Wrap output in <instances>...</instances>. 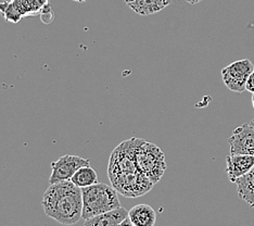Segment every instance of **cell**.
<instances>
[{
    "label": "cell",
    "instance_id": "obj_1",
    "mask_svg": "<svg viewBox=\"0 0 254 226\" xmlns=\"http://www.w3.org/2000/svg\"><path fill=\"white\" fill-rule=\"evenodd\" d=\"M141 142L142 138L126 139L110 155L108 177L112 187L126 198H138L154 186L137 164L136 150Z\"/></svg>",
    "mask_w": 254,
    "mask_h": 226
},
{
    "label": "cell",
    "instance_id": "obj_2",
    "mask_svg": "<svg viewBox=\"0 0 254 226\" xmlns=\"http://www.w3.org/2000/svg\"><path fill=\"white\" fill-rule=\"evenodd\" d=\"M42 205L45 213L62 225H74L82 219V188L72 181L50 184L45 191Z\"/></svg>",
    "mask_w": 254,
    "mask_h": 226
},
{
    "label": "cell",
    "instance_id": "obj_3",
    "mask_svg": "<svg viewBox=\"0 0 254 226\" xmlns=\"http://www.w3.org/2000/svg\"><path fill=\"white\" fill-rule=\"evenodd\" d=\"M118 194L112 186L103 183H97L82 188V219L87 220L120 208L121 204Z\"/></svg>",
    "mask_w": 254,
    "mask_h": 226
},
{
    "label": "cell",
    "instance_id": "obj_4",
    "mask_svg": "<svg viewBox=\"0 0 254 226\" xmlns=\"http://www.w3.org/2000/svg\"><path fill=\"white\" fill-rule=\"evenodd\" d=\"M136 160L141 172L154 185L161 181L167 165L165 154L159 146L142 139L136 150Z\"/></svg>",
    "mask_w": 254,
    "mask_h": 226
},
{
    "label": "cell",
    "instance_id": "obj_5",
    "mask_svg": "<svg viewBox=\"0 0 254 226\" xmlns=\"http://www.w3.org/2000/svg\"><path fill=\"white\" fill-rule=\"evenodd\" d=\"M47 5L49 0H10L0 3V12L5 21L18 23L22 17L42 14Z\"/></svg>",
    "mask_w": 254,
    "mask_h": 226
},
{
    "label": "cell",
    "instance_id": "obj_6",
    "mask_svg": "<svg viewBox=\"0 0 254 226\" xmlns=\"http://www.w3.org/2000/svg\"><path fill=\"white\" fill-rule=\"evenodd\" d=\"M254 71V65L249 59L234 61L229 66L222 69V78L225 86L229 90L242 92L246 90L248 78Z\"/></svg>",
    "mask_w": 254,
    "mask_h": 226
},
{
    "label": "cell",
    "instance_id": "obj_7",
    "mask_svg": "<svg viewBox=\"0 0 254 226\" xmlns=\"http://www.w3.org/2000/svg\"><path fill=\"white\" fill-rule=\"evenodd\" d=\"M89 164L90 160L82 158V156L71 154L62 155L57 161L51 163V170H53V172H51L49 183L57 184L71 181V178L78 169Z\"/></svg>",
    "mask_w": 254,
    "mask_h": 226
},
{
    "label": "cell",
    "instance_id": "obj_8",
    "mask_svg": "<svg viewBox=\"0 0 254 226\" xmlns=\"http://www.w3.org/2000/svg\"><path fill=\"white\" fill-rule=\"evenodd\" d=\"M230 153L254 155V126L242 124L228 138Z\"/></svg>",
    "mask_w": 254,
    "mask_h": 226
},
{
    "label": "cell",
    "instance_id": "obj_9",
    "mask_svg": "<svg viewBox=\"0 0 254 226\" xmlns=\"http://www.w3.org/2000/svg\"><path fill=\"white\" fill-rule=\"evenodd\" d=\"M254 166V155L233 154L226 156V173L232 183H236L239 177L246 175Z\"/></svg>",
    "mask_w": 254,
    "mask_h": 226
},
{
    "label": "cell",
    "instance_id": "obj_10",
    "mask_svg": "<svg viewBox=\"0 0 254 226\" xmlns=\"http://www.w3.org/2000/svg\"><path fill=\"white\" fill-rule=\"evenodd\" d=\"M126 218H128V211L125 208L120 207L112 211L85 220L84 226H119Z\"/></svg>",
    "mask_w": 254,
    "mask_h": 226
},
{
    "label": "cell",
    "instance_id": "obj_11",
    "mask_svg": "<svg viewBox=\"0 0 254 226\" xmlns=\"http://www.w3.org/2000/svg\"><path fill=\"white\" fill-rule=\"evenodd\" d=\"M125 2L137 14L147 16L166 8L171 0H125Z\"/></svg>",
    "mask_w": 254,
    "mask_h": 226
},
{
    "label": "cell",
    "instance_id": "obj_12",
    "mask_svg": "<svg viewBox=\"0 0 254 226\" xmlns=\"http://www.w3.org/2000/svg\"><path fill=\"white\" fill-rule=\"evenodd\" d=\"M128 219L135 226H154L157 222V213L151 206L141 204L130 209Z\"/></svg>",
    "mask_w": 254,
    "mask_h": 226
},
{
    "label": "cell",
    "instance_id": "obj_13",
    "mask_svg": "<svg viewBox=\"0 0 254 226\" xmlns=\"http://www.w3.org/2000/svg\"><path fill=\"white\" fill-rule=\"evenodd\" d=\"M237 193L251 208H254V166L246 175L237 179Z\"/></svg>",
    "mask_w": 254,
    "mask_h": 226
},
{
    "label": "cell",
    "instance_id": "obj_14",
    "mask_svg": "<svg viewBox=\"0 0 254 226\" xmlns=\"http://www.w3.org/2000/svg\"><path fill=\"white\" fill-rule=\"evenodd\" d=\"M71 181L80 188L88 187L99 183L98 182V174L96 170L90 165H85L78 169L71 178Z\"/></svg>",
    "mask_w": 254,
    "mask_h": 226
},
{
    "label": "cell",
    "instance_id": "obj_15",
    "mask_svg": "<svg viewBox=\"0 0 254 226\" xmlns=\"http://www.w3.org/2000/svg\"><path fill=\"white\" fill-rule=\"evenodd\" d=\"M246 90L250 91V92H252V94H254V71L250 75V77L248 78V82L246 84Z\"/></svg>",
    "mask_w": 254,
    "mask_h": 226
},
{
    "label": "cell",
    "instance_id": "obj_16",
    "mask_svg": "<svg viewBox=\"0 0 254 226\" xmlns=\"http://www.w3.org/2000/svg\"><path fill=\"white\" fill-rule=\"evenodd\" d=\"M119 226H135V225L130 222V220L128 218H126L124 221L121 223Z\"/></svg>",
    "mask_w": 254,
    "mask_h": 226
},
{
    "label": "cell",
    "instance_id": "obj_17",
    "mask_svg": "<svg viewBox=\"0 0 254 226\" xmlns=\"http://www.w3.org/2000/svg\"><path fill=\"white\" fill-rule=\"evenodd\" d=\"M186 1H187L188 3H190V4H197V3L201 2L202 0H186Z\"/></svg>",
    "mask_w": 254,
    "mask_h": 226
},
{
    "label": "cell",
    "instance_id": "obj_18",
    "mask_svg": "<svg viewBox=\"0 0 254 226\" xmlns=\"http://www.w3.org/2000/svg\"><path fill=\"white\" fill-rule=\"evenodd\" d=\"M73 1H76V2H85V1H87V0H73Z\"/></svg>",
    "mask_w": 254,
    "mask_h": 226
},
{
    "label": "cell",
    "instance_id": "obj_19",
    "mask_svg": "<svg viewBox=\"0 0 254 226\" xmlns=\"http://www.w3.org/2000/svg\"><path fill=\"white\" fill-rule=\"evenodd\" d=\"M252 104H253V109H254V94H252Z\"/></svg>",
    "mask_w": 254,
    "mask_h": 226
},
{
    "label": "cell",
    "instance_id": "obj_20",
    "mask_svg": "<svg viewBox=\"0 0 254 226\" xmlns=\"http://www.w3.org/2000/svg\"><path fill=\"white\" fill-rule=\"evenodd\" d=\"M250 124H251V125H253V126H254V120H252V121H251V123H250Z\"/></svg>",
    "mask_w": 254,
    "mask_h": 226
}]
</instances>
